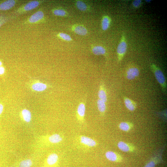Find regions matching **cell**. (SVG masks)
<instances>
[{
	"instance_id": "obj_14",
	"label": "cell",
	"mask_w": 167,
	"mask_h": 167,
	"mask_svg": "<svg viewBox=\"0 0 167 167\" xmlns=\"http://www.w3.org/2000/svg\"><path fill=\"white\" fill-rule=\"evenodd\" d=\"M98 96L100 100L106 103L107 100V93L103 85L100 86V89L98 92Z\"/></svg>"
},
{
	"instance_id": "obj_27",
	"label": "cell",
	"mask_w": 167,
	"mask_h": 167,
	"mask_svg": "<svg viewBox=\"0 0 167 167\" xmlns=\"http://www.w3.org/2000/svg\"><path fill=\"white\" fill-rule=\"evenodd\" d=\"M10 18L8 17L0 15V27L4 24L7 23L9 20Z\"/></svg>"
},
{
	"instance_id": "obj_12",
	"label": "cell",
	"mask_w": 167,
	"mask_h": 167,
	"mask_svg": "<svg viewBox=\"0 0 167 167\" xmlns=\"http://www.w3.org/2000/svg\"><path fill=\"white\" fill-rule=\"evenodd\" d=\"M72 29L76 34L80 35L85 36L87 34V29L82 25H74L72 27Z\"/></svg>"
},
{
	"instance_id": "obj_4",
	"label": "cell",
	"mask_w": 167,
	"mask_h": 167,
	"mask_svg": "<svg viewBox=\"0 0 167 167\" xmlns=\"http://www.w3.org/2000/svg\"><path fill=\"white\" fill-rule=\"evenodd\" d=\"M127 44L124 34H123L117 49V53L118 55V62H121L126 53L127 49Z\"/></svg>"
},
{
	"instance_id": "obj_20",
	"label": "cell",
	"mask_w": 167,
	"mask_h": 167,
	"mask_svg": "<svg viewBox=\"0 0 167 167\" xmlns=\"http://www.w3.org/2000/svg\"><path fill=\"white\" fill-rule=\"evenodd\" d=\"M58 159V155L55 153L52 154L48 156L47 161L49 165H53L56 163Z\"/></svg>"
},
{
	"instance_id": "obj_9",
	"label": "cell",
	"mask_w": 167,
	"mask_h": 167,
	"mask_svg": "<svg viewBox=\"0 0 167 167\" xmlns=\"http://www.w3.org/2000/svg\"><path fill=\"white\" fill-rule=\"evenodd\" d=\"M15 0H8L0 4V11H6L12 9L17 3Z\"/></svg>"
},
{
	"instance_id": "obj_23",
	"label": "cell",
	"mask_w": 167,
	"mask_h": 167,
	"mask_svg": "<svg viewBox=\"0 0 167 167\" xmlns=\"http://www.w3.org/2000/svg\"><path fill=\"white\" fill-rule=\"evenodd\" d=\"M53 13L57 16L64 17L67 15V13L64 10L60 8H55L52 10Z\"/></svg>"
},
{
	"instance_id": "obj_1",
	"label": "cell",
	"mask_w": 167,
	"mask_h": 167,
	"mask_svg": "<svg viewBox=\"0 0 167 167\" xmlns=\"http://www.w3.org/2000/svg\"><path fill=\"white\" fill-rule=\"evenodd\" d=\"M151 71L154 74L156 79L160 84L164 93H166L167 85L166 78L163 72L159 68L154 64L150 65Z\"/></svg>"
},
{
	"instance_id": "obj_24",
	"label": "cell",
	"mask_w": 167,
	"mask_h": 167,
	"mask_svg": "<svg viewBox=\"0 0 167 167\" xmlns=\"http://www.w3.org/2000/svg\"><path fill=\"white\" fill-rule=\"evenodd\" d=\"M76 5L77 8L81 11H85L87 10V6L86 4L81 1H76Z\"/></svg>"
},
{
	"instance_id": "obj_8",
	"label": "cell",
	"mask_w": 167,
	"mask_h": 167,
	"mask_svg": "<svg viewBox=\"0 0 167 167\" xmlns=\"http://www.w3.org/2000/svg\"><path fill=\"white\" fill-rule=\"evenodd\" d=\"M117 146L119 149L124 152H132L135 149V147L133 145L123 141L119 142Z\"/></svg>"
},
{
	"instance_id": "obj_25",
	"label": "cell",
	"mask_w": 167,
	"mask_h": 167,
	"mask_svg": "<svg viewBox=\"0 0 167 167\" xmlns=\"http://www.w3.org/2000/svg\"><path fill=\"white\" fill-rule=\"evenodd\" d=\"M57 36L60 38L66 41H71L72 40L70 36L66 34L60 33H59Z\"/></svg>"
},
{
	"instance_id": "obj_29",
	"label": "cell",
	"mask_w": 167,
	"mask_h": 167,
	"mask_svg": "<svg viewBox=\"0 0 167 167\" xmlns=\"http://www.w3.org/2000/svg\"><path fill=\"white\" fill-rule=\"evenodd\" d=\"M5 72V68L2 66L0 67V75H2L4 74Z\"/></svg>"
},
{
	"instance_id": "obj_19",
	"label": "cell",
	"mask_w": 167,
	"mask_h": 167,
	"mask_svg": "<svg viewBox=\"0 0 167 167\" xmlns=\"http://www.w3.org/2000/svg\"><path fill=\"white\" fill-rule=\"evenodd\" d=\"M49 140L51 143L56 144L62 142V138L59 134H55L51 135L49 137Z\"/></svg>"
},
{
	"instance_id": "obj_32",
	"label": "cell",
	"mask_w": 167,
	"mask_h": 167,
	"mask_svg": "<svg viewBox=\"0 0 167 167\" xmlns=\"http://www.w3.org/2000/svg\"><path fill=\"white\" fill-rule=\"evenodd\" d=\"M2 65V62L1 61H0V67H1Z\"/></svg>"
},
{
	"instance_id": "obj_7",
	"label": "cell",
	"mask_w": 167,
	"mask_h": 167,
	"mask_svg": "<svg viewBox=\"0 0 167 167\" xmlns=\"http://www.w3.org/2000/svg\"><path fill=\"white\" fill-rule=\"evenodd\" d=\"M140 71L137 67H133L129 68L126 73V77L129 80H132L139 76Z\"/></svg>"
},
{
	"instance_id": "obj_17",
	"label": "cell",
	"mask_w": 167,
	"mask_h": 167,
	"mask_svg": "<svg viewBox=\"0 0 167 167\" xmlns=\"http://www.w3.org/2000/svg\"><path fill=\"white\" fill-rule=\"evenodd\" d=\"M133 124L128 122H122L119 125V129L125 132H128L133 127Z\"/></svg>"
},
{
	"instance_id": "obj_6",
	"label": "cell",
	"mask_w": 167,
	"mask_h": 167,
	"mask_svg": "<svg viewBox=\"0 0 167 167\" xmlns=\"http://www.w3.org/2000/svg\"><path fill=\"white\" fill-rule=\"evenodd\" d=\"M107 159L114 162H121L123 160L122 156L119 154L112 151H108L106 154Z\"/></svg>"
},
{
	"instance_id": "obj_3",
	"label": "cell",
	"mask_w": 167,
	"mask_h": 167,
	"mask_svg": "<svg viewBox=\"0 0 167 167\" xmlns=\"http://www.w3.org/2000/svg\"><path fill=\"white\" fill-rule=\"evenodd\" d=\"M45 20L44 13L42 10L40 9L26 19L24 24L30 25L39 24L44 22Z\"/></svg>"
},
{
	"instance_id": "obj_2",
	"label": "cell",
	"mask_w": 167,
	"mask_h": 167,
	"mask_svg": "<svg viewBox=\"0 0 167 167\" xmlns=\"http://www.w3.org/2000/svg\"><path fill=\"white\" fill-rule=\"evenodd\" d=\"M44 1L35 0L30 1L23 4L15 10L14 13L15 14H23L36 8L44 2Z\"/></svg>"
},
{
	"instance_id": "obj_21",
	"label": "cell",
	"mask_w": 167,
	"mask_h": 167,
	"mask_svg": "<svg viewBox=\"0 0 167 167\" xmlns=\"http://www.w3.org/2000/svg\"><path fill=\"white\" fill-rule=\"evenodd\" d=\"M86 112V107L84 103H81L78 106L77 112L78 116L81 118L84 117Z\"/></svg>"
},
{
	"instance_id": "obj_30",
	"label": "cell",
	"mask_w": 167,
	"mask_h": 167,
	"mask_svg": "<svg viewBox=\"0 0 167 167\" xmlns=\"http://www.w3.org/2000/svg\"><path fill=\"white\" fill-rule=\"evenodd\" d=\"M4 106L2 103H0V115L3 113L4 110Z\"/></svg>"
},
{
	"instance_id": "obj_26",
	"label": "cell",
	"mask_w": 167,
	"mask_h": 167,
	"mask_svg": "<svg viewBox=\"0 0 167 167\" xmlns=\"http://www.w3.org/2000/svg\"><path fill=\"white\" fill-rule=\"evenodd\" d=\"M32 163V161L30 159L25 160L20 163V167H30Z\"/></svg>"
},
{
	"instance_id": "obj_15",
	"label": "cell",
	"mask_w": 167,
	"mask_h": 167,
	"mask_svg": "<svg viewBox=\"0 0 167 167\" xmlns=\"http://www.w3.org/2000/svg\"><path fill=\"white\" fill-rule=\"evenodd\" d=\"M92 52L95 55H105L106 53V50L102 46H97L93 47L92 49Z\"/></svg>"
},
{
	"instance_id": "obj_18",
	"label": "cell",
	"mask_w": 167,
	"mask_h": 167,
	"mask_svg": "<svg viewBox=\"0 0 167 167\" xmlns=\"http://www.w3.org/2000/svg\"><path fill=\"white\" fill-rule=\"evenodd\" d=\"M22 116L24 121L27 123L30 122L32 119V114L31 112L27 109H23L22 112Z\"/></svg>"
},
{
	"instance_id": "obj_16",
	"label": "cell",
	"mask_w": 167,
	"mask_h": 167,
	"mask_svg": "<svg viewBox=\"0 0 167 167\" xmlns=\"http://www.w3.org/2000/svg\"><path fill=\"white\" fill-rule=\"evenodd\" d=\"M111 22V19L107 15L104 16L102 20V28L104 31H106L109 28Z\"/></svg>"
},
{
	"instance_id": "obj_22",
	"label": "cell",
	"mask_w": 167,
	"mask_h": 167,
	"mask_svg": "<svg viewBox=\"0 0 167 167\" xmlns=\"http://www.w3.org/2000/svg\"><path fill=\"white\" fill-rule=\"evenodd\" d=\"M97 105L99 111L102 113L105 112L106 109V103L98 99L97 102Z\"/></svg>"
},
{
	"instance_id": "obj_13",
	"label": "cell",
	"mask_w": 167,
	"mask_h": 167,
	"mask_svg": "<svg viewBox=\"0 0 167 167\" xmlns=\"http://www.w3.org/2000/svg\"><path fill=\"white\" fill-rule=\"evenodd\" d=\"M81 142L88 147H93L96 145L95 141L93 139L85 136H81L80 138Z\"/></svg>"
},
{
	"instance_id": "obj_28",
	"label": "cell",
	"mask_w": 167,
	"mask_h": 167,
	"mask_svg": "<svg viewBox=\"0 0 167 167\" xmlns=\"http://www.w3.org/2000/svg\"><path fill=\"white\" fill-rule=\"evenodd\" d=\"M142 4V1L141 0H135L132 3L133 6L135 8L139 7Z\"/></svg>"
},
{
	"instance_id": "obj_10",
	"label": "cell",
	"mask_w": 167,
	"mask_h": 167,
	"mask_svg": "<svg viewBox=\"0 0 167 167\" xmlns=\"http://www.w3.org/2000/svg\"><path fill=\"white\" fill-rule=\"evenodd\" d=\"M31 88L33 91L36 92H42L45 91L48 88L45 84L39 81H36L31 85Z\"/></svg>"
},
{
	"instance_id": "obj_5",
	"label": "cell",
	"mask_w": 167,
	"mask_h": 167,
	"mask_svg": "<svg viewBox=\"0 0 167 167\" xmlns=\"http://www.w3.org/2000/svg\"><path fill=\"white\" fill-rule=\"evenodd\" d=\"M163 151V149H161L159 153L156 154L153 156L144 167H155L159 164L163 163L164 161L162 157Z\"/></svg>"
},
{
	"instance_id": "obj_11",
	"label": "cell",
	"mask_w": 167,
	"mask_h": 167,
	"mask_svg": "<svg viewBox=\"0 0 167 167\" xmlns=\"http://www.w3.org/2000/svg\"><path fill=\"white\" fill-rule=\"evenodd\" d=\"M123 100L125 105L128 110L133 112L136 109L137 104L131 99L126 97H124Z\"/></svg>"
},
{
	"instance_id": "obj_31",
	"label": "cell",
	"mask_w": 167,
	"mask_h": 167,
	"mask_svg": "<svg viewBox=\"0 0 167 167\" xmlns=\"http://www.w3.org/2000/svg\"><path fill=\"white\" fill-rule=\"evenodd\" d=\"M151 1V0H146L145 1V2H147V3H150Z\"/></svg>"
}]
</instances>
